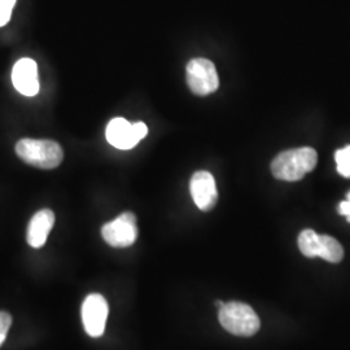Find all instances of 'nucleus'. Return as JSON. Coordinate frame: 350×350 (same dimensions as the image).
I'll list each match as a JSON object with an SVG mask.
<instances>
[{
    "mask_svg": "<svg viewBox=\"0 0 350 350\" xmlns=\"http://www.w3.org/2000/svg\"><path fill=\"white\" fill-rule=\"evenodd\" d=\"M16 154L27 165L44 170L56 169L64 160L62 146L50 139H21L16 144Z\"/></svg>",
    "mask_w": 350,
    "mask_h": 350,
    "instance_id": "f257e3e1",
    "label": "nucleus"
},
{
    "mask_svg": "<svg viewBox=\"0 0 350 350\" xmlns=\"http://www.w3.org/2000/svg\"><path fill=\"white\" fill-rule=\"evenodd\" d=\"M12 83L21 95L29 98L36 96L39 92L37 63L29 57H24L14 64Z\"/></svg>",
    "mask_w": 350,
    "mask_h": 350,
    "instance_id": "1a4fd4ad",
    "label": "nucleus"
},
{
    "mask_svg": "<svg viewBox=\"0 0 350 350\" xmlns=\"http://www.w3.org/2000/svg\"><path fill=\"white\" fill-rule=\"evenodd\" d=\"M147 134L148 127L146 124H130L127 120L121 117L111 120L105 130V137L109 144L122 150L134 148L142 139L147 137Z\"/></svg>",
    "mask_w": 350,
    "mask_h": 350,
    "instance_id": "20e7f679",
    "label": "nucleus"
},
{
    "mask_svg": "<svg viewBox=\"0 0 350 350\" xmlns=\"http://www.w3.org/2000/svg\"><path fill=\"white\" fill-rule=\"evenodd\" d=\"M53 225H55V213L51 209H42L36 213L27 226V232H26L27 244L36 250L42 248L46 244Z\"/></svg>",
    "mask_w": 350,
    "mask_h": 350,
    "instance_id": "9d476101",
    "label": "nucleus"
},
{
    "mask_svg": "<svg viewBox=\"0 0 350 350\" xmlns=\"http://www.w3.org/2000/svg\"><path fill=\"white\" fill-rule=\"evenodd\" d=\"M108 302L99 295L92 293L82 304V322L91 338H100L105 329L108 318Z\"/></svg>",
    "mask_w": 350,
    "mask_h": 350,
    "instance_id": "0eeeda50",
    "label": "nucleus"
},
{
    "mask_svg": "<svg viewBox=\"0 0 350 350\" xmlns=\"http://www.w3.org/2000/svg\"><path fill=\"white\" fill-rule=\"evenodd\" d=\"M5 338H7V335H4V334H1V332H0V347L3 345V342L5 341Z\"/></svg>",
    "mask_w": 350,
    "mask_h": 350,
    "instance_id": "f3484780",
    "label": "nucleus"
},
{
    "mask_svg": "<svg viewBox=\"0 0 350 350\" xmlns=\"http://www.w3.org/2000/svg\"><path fill=\"white\" fill-rule=\"evenodd\" d=\"M191 195L196 206L202 212H209L218 200V192L213 175L209 172H198L191 179Z\"/></svg>",
    "mask_w": 350,
    "mask_h": 350,
    "instance_id": "6e6552de",
    "label": "nucleus"
},
{
    "mask_svg": "<svg viewBox=\"0 0 350 350\" xmlns=\"http://www.w3.org/2000/svg\"><path fill=\"white\" fill-rule=\"evenodd\" d=\"M318 163L317 150L309 147L286 150L278 154L271 163V173L276 179L296 182L313 172Z\"/></svg>",
    "mask_w": 350,
    "mask_h": 350,
    "instance_id": "f03ea898",
    "label": "nucleus"
},
{
    "mask_svg": "<svg viewBox=\"0 0 350 350\" xmlns=\"http://www.w3.org/2000/svg\"><path fill=\"white\" fill-rule=\"evenodd\" d=\"M219 322L226 331L237 336H252L260 329V318L250 305L231 301L219 309Z\"/></svg>",
    "mask_w": 350,
    "mask_h": 350,
    "instance_id": "7ed1b4c3",
    "label": "nucleus"
},
{
    "mask_svg": "<svg viewBox=\"0 0 350 350\" xmlns=\"http://www.w3.org/2000/svg\"><path fill=\"white\" fill-rule=\"evenodd\" d=\"M338 213L344 217H347L348 222H350V201H341L338 205Z\"/></svg>",
    "mask_w": 350,
    "mask_h": 350,
    "instance_id": "dca6fc26",
    "label": "nucleus"
},
{
    "mask_svg": "<svg viewBox=\"0 0 350 350\" xmlns=\"http://www.w3.org/2000/svg\"><path fill=\"white\" fill-rule=\"evenodd\" d=\"M348 200L350 201V192H349V193H348Z\"/></svg>",
    "mask_w": 350,
    "mask_h": 350,
    "instance_id": "a211bd4d",
    "label": "nucleus"
},
{
    "mask_svg": "<svg viewBox=\"0 0 350 350\" xmlns=\"http://www.w3.org/2000/svg\"><path fill=\"white\" fill-rule=\"evenodd\" d=\"M299 248L305 257H318L319 235L313 230H304L299 237Z\"/></svg>",
    "mask_w": 350,
    "mask_h": 350,
    "instance_id": "f8f14e48",
    "label": "nucleus"
},
{
    "mask_svg": "<svg viewBox=\"0 0 350 350\" xmlns=\"http://www.w3.org/2000/svg\"><path fill=\"white\" fill-rule=\"evenodd\" d=\"M12 325V317L7 312H0V332L7 335Z\"/></svg>",
    "mask_w": 350,
    "mask_h": 350,
    "instance_id": "2eb2a0df",
    "label": "nucleus"
},
{
    "mask_svg": "<svg viewBox=\"0 0 350 350\" xmlns=\"http://www.w3.org/2000/svg\"><path fill=\"white\" fill-rule=\"evenodd\" d=\"M336 163H338V174L350 178V146L341 148L335 154Z\"/></svg>",
    "mask_w": 350,
    "mask_h": 350,
    "instance_id": "ddd939ff",
    "label": "nucleus"
},
{
    "mask_svg": "<svg viewBox=\"0 0 350 350\" xmlns=\"http://www.w3.org/2000/svg\"><path fill=\"white\" fill-rule=\"evenodd\" d=\"M318 257L328 262L338 263L344 257V250L336 239L328 235H319Z\"/></svg>",
    "mask_w": 350,
    "mask_h": 350,
    "instance_id": "9b49d317",
    "label": "nucleus"
},
{
    "mask_svg": "<svg viewBox=\"0 0 350 350\" xmlns=\"http://www.w3.org/2000/svg\"><path fill=\"white\" fill-rule=\"evenodd\" d=\"M187 85L191 91L199 96L217 91L219 88V78L214 64L202 57L191 60L187 65Z\"/></svg>",
    "mask_w": 350,
    "mask_h": 350,
    "instance_id": "423d86ee",
    "label": "nucleus"
},
{
    "mask_svg": "<svg viewBox=\"0 0 350 350\" xmlns=\"http://www.w3.org/2000/svg\"><path fill=\"white\" fill-rule=\"evenodd\" d=\"M17 0H0V27L11 21L12 11Z\"/></svg>",
    "mask_w": 350,
    "mask_h": 350,
    "instance_id": "4468645a",
    "label": "nucleus"
},
{
    "mask_svg": "<svg viewBox=\"0 0 350 350\" xmlns=\"http://www.w3.org/2000/svg\"><path fill=\"white\" fill-rule=\"evenodd\" d=\"M101 237L114 248H126L133 245L138 238L137 217L133 213H122L112 222L103 226Z\"/></svg>",
    "mask_w": 350,
    "mask_h": 350,
    "instance_id": "39448f33",
    "label": "nucleus"
}]
</instances>
